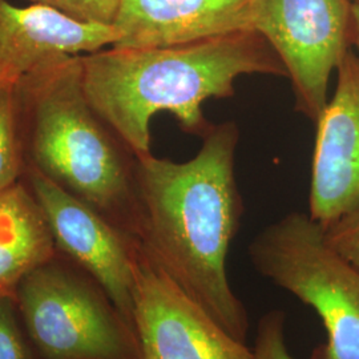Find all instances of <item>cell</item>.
<instances>
[{
	"label": "cell",
	"mask_w": 359,
	"mask_h": 359,
	"mask_svg": "<svg viewBox=\"0 0 359 359\" xmlns=\"http://www.w3.org/2000/svg\"><path fill=\"white\" fill-rule=\"evenodd\" d=\"M197 154L177 163L136 156L139 241L145 253L236 339L250 322L228 277V255L244 212L236 180L240 130L213 124Z\"/></svg>",
	"instance_id": "obj_1"
},
{
	"label": "cell",
	"mask_w": 359,
	"mask_h": 359,
	"mask_svg": "<svg viewBox=\"0 0 359 359\" xmlns=\"http://www.w3.org/2000/svg\"><path fill=\"white\" fill-rule=\"evenodd\" d=\"M16 95L25 165L137 238L136 156L90 107L80 56H63L23 75Z\"/></svg>",
	"instance_id": "obj_3"
},
{
	"label": "cell",
	"mask_w": 359,
	"mask_h": 359,
	"mask_svg": "<svg viewBox=\"0 0 359 359\" xmlns=\"http://www.w3.org/2000/svg\"><path fill=\"white\" fill-rule=\"evenodd\" d=\"M15 299L43 359H142L135 327L102 283L59 250Z\"/></svg>",
	"instance_id": "obj_5"
},
{
	"label": "cell",
	"mask_w": 359,
	"mask_h": 359,
	"mask_svg": "<svg viewBox=\"0 0 359 359\" xmlns=\"http://www.w3.org/2000/svg\"><path fill=\"white\" fill-rule=\"evenodd\" d=\"M56 252L48 221L26 181L0 192V295L15 298L20 281Z\"/></svg>",
	"instance_id": "obj_12"
},
{
	"label": "cell",
	"mask_w": 359,
	"mask_h": 359,
	"mask_svg": "<svg viewBox=\"0 0 359 359\" xmlns=\"http://www.w3.org/2000/svg\"><path fill=\"white\" fill-rule=\"evenodd\" d=\"M117 48H157L253 29L252 0H121Z\"/></svg>",
	"instance_id": "obj_10"
},
{
	"label": "cell",
	"mask_w": 359,
	"mask_h": 359,
	"mask_svg": "<svg viewBox=\"0 0 359 359\" xmlns=\"http://www.w3.org/2000/svg\"><path fill=\"white\" fill-rule=\"evenodd\" d=\"M255 269L314 309L326 342L310 359H359V269L327 243L309 213L292 212L249 245Z\"/></svg>",
	"instance_id": "obj_4"
},
{
	"label": "cell",
	"mask_w": 359,
	"mask_h": 359,
	"mask_svg": "<svg viewBox=\"0 0 359 359\" xmlns=\"http://www.w3.org/2000/svg\"><path fill=\"white\" fill-rule=\"evenodd\" d=\"M19 79L20 77L15 75L13 71H10L8 68L0 65V87H3L4 84H8V83H13V81H16Z\"/></svg>",
	"instance_id": "obj_19"
},
{
	"label": "cell",
	"mask_w": 359,
	"mask_h": 359,
	"mask_svg": "<svg viewBox=\"0 0 359 359\" xmlns=\"http://www.w3.org/2000/svg\"><path fill=\"white\" fill-rule=\"evenodd\" d=\"M133 321L142 359H255L187 294L142 244L135 261Z\"/></svg>",
	"instance_id": "obj_7"
},
{
	"label": "cell",
	"mask_w": 359,
	"mask_h": 359,
	"mask_svg": "<svg viewBox=\"0 0 359 359\" xmlns=\"http://www.w3.org/2000/svg\"><path fill=\"white\" fill-rule=\"evenodd\" d=\"M286 316L283 310H271L258 321L255 338V359H294L285 341Z\"/></svg>",
	"instance_id": "obj_16"
},
{
	"label": "cell",
	"mask_w": 359,
	"mask_h": 359,
	"mask_svg": "<svg viewBox=\"0 0 359 359\" xmlns=\"http://www.w3.org/2000/svg\"><path fill=\"white\" fill-rule=\"evenodd\" d=\"M253 29L281 59L295 108L317 123L334 71L353 44L351 0H252Z\"/></svg>",
	"instance_id": "obj_6"
},
{
	"label": "cell",
	"mask_w": 359,
	"mask_h": 359,
	"mask_svg": "<svg viewBox=\"0 0 359 359\" xmlns=\"http://www.w3.org/2000/svg\"><path fill=\"white\" fill-rule=\"evenodd\" d=\"M351 19H353V44L357 47L359 55V0L351 1Z\"/></svg>",
	"instance_id": "obj_18"
},
{
	"label": "cell",
	"mask_w": 359,
	"mask_h": 359,
	"mask_svg": "<svg viewBox=\"0 0 359 359\" xmlns=\"http://www.w3.org/2000/svg\"><path fill=\"white\" fill-rule=\"evenodd\" d=\"M351 1H355V0H351Z\"/></svg>",
	"instance_id": "obj_20"
},
{
	"label": "cell",
	"mask_w": 359,
	"mask_h": 359,
	"mask_svg": "<svg viewBox=\"0 0 359 359\" xmlns=\"http://www.w3.org/2000/svg\"><path fill=\"white\" fill-rule=\"evenodd\" d=\"M323 229L327 243L359 269V206Z\"/></svg>",
	"instance_id": "obj_17"
},
{
	"label": "cell",
	"mask_w": 359,
	"mask_h": 359,
	"mask_svg": "<svg viewBox=\"0 0 359 359\" xmlns=\"http://www.w3.org/2000/svg\"><path fill=\"white\" fill-rule=\"evenodd\" d=\"M0 359H43L16 299L0 295Z\"/></svg>",
	"instance_id": "obj_14"
},
{
	"label": "cell",
	"mask_w": 359,
	"mask_h": 359,
	"mask_svg": "<svg viewBox=\"0 0 359 359\" xmlns=\"http://www.w3.org/2000/svg\"><path fill=\"white\" fill-rule=\"evenodd\" d=\"M22 179L41 206L57 250L102 283L117 309L135 327V261L140 241L118 229L36 168L25 165Z\"/></svg>",
	"instance_id": "obj_8"
},
{
	"label": "cell",
	"mask_w": 359,
	"mask_h": 359,
	"mask_svg": "<svg viewBox=\"0 0 359 359\" xmlns=\"http://www.w3.org/2000/svg\"><path fill=\"white\" fill-rule=\"evenodd\" d=\"M80 65L90 107L135 156L152 154L151 121L157 114L175 116L185 133L204 137L213 124L203 105L234 96L238 77H287L256 31L157 48L111 46L81 55Z\"/></svg>",
	"instance_id": "obj_2"
},
{
	"label": "cell",
	"mask_w": 359,
	"mask_h": 359,
	"mask_svg": "<svg viewBox=\"0 0 359 359\" xmlns=\"http://www.w3.org/2000/svg\"><path fill=\"white\" fill-rule=\"evenodd\" d=\"M16 81L0 87V192L20 181L25 172Z\"/></svg>",
	"instance_id": "obj_13"
},
{
	"label": "cell",
	"mask_w": 359,
	"mask_h": 359,
	"mask_svg": "<svg viewBox=\"0 0 359 359\" xmlns=\"http://www.w3.org/2000/svg\"><path fill=\"white\" fill-rule=\"evenodd\" d=\"M115 27L80 22L44 6L15 7L0 0V65L23 76L63 56H81L114 46Z\"/></svg>",
	"instance_id": "obj_11"
},
{
	"label": "cell",
	"mask_w": 359,
	"mask_h": 359,
	"mask_svg": "<svg viewBox=\"0 0 359 359\" xmlns=\"http://www.w3.org/2000/svg\"><path fill=\"white\" fill-rule=\"evenodd\" d=\"M53 8L80 22L114 26L121 0H28Z\"/></svg>",
	"instance_id": "obj_15"
},
{
	"label": "cell",
	"mask_w": 359,
	"mask_h": 359,
	"mask_svg": "<svg viewBox=\"0 0 359 359\" xmlns=\"http://www.w3.org/2000/svg\"><path fill=\"white\" fill-rule=\"evenodd\" d=\"M316 126L309 216L327 228L359 206V55L351 50Z\"/></svg>",
	"instance_id": "obj_9"
}]
</instances>
